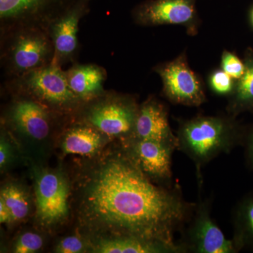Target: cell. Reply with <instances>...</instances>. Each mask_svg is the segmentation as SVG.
Wrapping results in <instances>:
<instances>
[{
  "label": "cell",
  "mask_w": 253,
  "mask_h": 253,
  "mask_svg": "<svg viewBox=\"0 0 253 253\" xmlns=\"http://www.w3.org/2000/svg\"><path fill=\"white\" fill-rule=\"evenodd\" d=\"M87 177L81 212L92 229L185 251L176 244L174 234L191 206L175 191L152 184L128 154L106 158Z\"/></svg>",
  "instance_id": "cell-1"
},
{
  "label": "cell",
  "mask_w": 253,
  "mask_h": 253,
  "mask_svg": "<svg viewBox=\"0 0 253 253\" xmlns=\"http://www.w3.org/2000/svg\"><path fill=\"white\" fill-rule=\"evenodd\" d=\"M246 131L231 115L196 116L179 126L176 134L178 149L194 161L200 176L205 164L244 144Z\"/></svg>",
  "instance_id": "cell-2"
},
{
  "label": "cell",
  "mask_w": 253,
  "mask_h": 253,
  "mask_svg": "<svg viewBox=\"0 0 253 253\" xmlns=\"http://www.w3.org/2000/svg\"><path fill=\"white\" fill-rule=\"evenodd\" d=\"M1 36L4 39L1 59L10 76L18 78L54 61V46L46 30L21 28Z\"/></svg>",
  "instance_id": "cell-3"
},
{
  "label": "cell",
  "mask_w": 253,
  "mask_h": 253,
  "mask_svg": "<svg viewBox=\"0 0 253 253\" xmlns=\"http://www.w3.org/2000/svg\"><path fill=\"white\" fill-rule=\"evenodd\" d=\"M81 0H0L1 35L18 28L48 31L50 25Z\"/></svg>",
  "instance_id": "cell-4"
},
{
  "label": "cell",
  "mask_w": 253,
  "mask_h": 253,
  "mask_svg": "<svg viewBox=\"0 0 253 253\" xmlns=\"http://www.w3.org/2000/svg\"><path fill=\"white\" fill-rule=\"evenodd\" d=\"M163 83V93L172 104L201 106L206 101L204 83L191 69L185 51L154 68Z\"/></svg>",
  "instance_id": "cell-5"
},
{
  "label": "cell",
  "mask_w": 253,
  "mask_h": 253,
  "mask_svg": "<svg viewBox=\"0 0 253 253\" xmlns=\"http://www.w3.org/2000/svg\"><path fill=\"white\" fill-rule=\"evenodd\" d=\"M198 0H146L132 11L135 23L143 26L164 25L185 28L189 36L199 33L201 19L198 14Z\"/></svg>",
  "instance_id": "cell-6"
},
{
  "label": "cell",
  "mask_w": 253,
  "mask_h": 253,
  "mask_svg": "<svg viewBox=\"0 0 253 253\" xmlns=\"http://www.w3.org/2000/svg\"><path fill=\"white\" fill-rule=\"evenodd\" d=\"M54 62L17 78L19 85L40 101L59 108H68L80 98L71 90L66 73Z\"/></svg>",
  "instance_id": "cell-7"
},
{
  "label": "cell",
  "mask_w": 253,
  "mask_h": 253,
  "mask_svg": "<svg viewBox=\"0 0 253 253\" xmlns=\"http://www.w3.org/2000/svg\"><path fill=\"white\" fill-rule=\"evenodd\" d=\"M139 106L131 97L113 96L92 106L86 121L102 134L131 136Z\"/></svg>",
  "instance_id": "cell-8"
},
{
  "label": "cell",
  "mask_w": 253,
  "mask_h": 253,
  "mask_svg": "<svg viewBox=\"0 0 253 253\" xmlns=\"http://www.w3.org/2000/svg\"><path fill=\"white\" fill-rule=\"evenodd\" d=\"M37 218L44 226L61 222L68 212V186L58 172H44L36 182Z\"/></svg>",
  "instance_id": "cell-9"
},
{
  "label": "cell",
  "mask_w": 253,
  "mask_h": 253,
  "mask_svg": "<svg viewBox=\"0 0 253 253\" xmlns=\"http://www.w3.org/2000/svg\"><path fill=\"white\" fill-rule=\"evenodd\" d=\"M188 236V246L194 253H235L240 251L234 240L226 239L213 221L208 202L200 204Z\"/></svg>",
  "instance_id": "cell-10"
},
{
  "label": "cell",
  "mask_w": 253,
  "mask_h": 253,
  "mask_svg": "<svg viewBox=\"0 0 253 253\" xmlns=\"http://www.w3.org/2000/svg\"><path fill=\"white\" fill-rule=\"evenodd\" d=\"M91 0H81L50 25L48 33L54 46L53 62L60 65L76 54L80 21L89 11Z\"/></svg>",
  "instance_id": "cell-11"
},
{
  "label": "cell",
  "mask_w": 253,
  "mask_h": 253,
  "mask_svg": "<svg viewBox=\"0 0 253 253\" xmlns=\"http://www.w3.org/2000/svg\"><path fill=\"white\" fill-rule=\"evenodd\" d=\"M131 137L160 141L178 149L177 137L169 126L167 109L154 98H150L139 106Z\"/></svg>",
  "instance_id": "cell-12"
},
{
  "label": "cell",
  "mask_w": 253,
  "mask_h": 253,
  "mask_svg": "<svg viewBox=\"0 0 253 253\" xmlns=\"http://www.w3.org/2000/svg\"><path fill=\"white\" fill-rule=\"evenodd\" d=\"M132 139L133 144L128 155L141 170L146 175L156 179H170L172 155L176 148L160 141Z\"/></svg>",
  "instance_id": "cell-13"
},
{
  "label": "cell",
  "mask_w": 253,
  "mask_h": 253,
  "mask_svg": "<svg viewBox=\"0 0 253 253\" xmlns=\"http://www.w3.org/2000/svg\"><path fill=\"white\" fill-rule=\"evenodd\" d=\"M10 118L18 130L32 139L42 140L49 134V114L46 108L35 100L16 101L11 108Z\"/></svg>",
  "instance_id": "cell-14"
},
{
  "label": "cell",
  "mask_w": 253,
  "mask_h": 253,
  "mask_svg": "<svg viewBox=\"0 0 253 253\" xmlns=\"http://www.w3.org/2000/svg\"><path fill=\"white\" fill-rule=\"evenodd\" d=\"M66 76L70 88L80 99H92L102 92L106 73L99 66H76Z\"/></svg>",
  "instance_id": "cell-15"
},
{
  "label": "cell",
  "mask_w": 253,
  "mask_h": 253,
  "mask_svg": "<svg viewBox=\"0 0 253 253\" xmlns=\"http://www.w3.org/2000/svg\"><path fill=\"white\" fill-rule=\"evenodd\" d=\"M243 60L245 72L242 77L236 81L226 107L229 115L234 117L243 113H253V49L246 50Z\"/></svg>",
  "instance_id": "cell-16"
},
{
  "label": "cell",
  "mask_w": 253,
  "mask_h": 253,
  "mask_svg": "<svg viewBox=\"0 0 253 253\" xmlns=\"http://www.w3.org/2000/svg\"><path fill=\"white\" fill-rule=\"evenodd\" d=\"M101 133L92 126L73 127L68 131L63 139V154L81 156H89L95 154L102 144Z\"/></svg>",
  "instance_id": "cell-17"
},
{
  "label": "cell",
  "mask_w": 253,
  "mask_h": 253,
  "mask_svg": "<svg viewBox=\"0 0 253 253\" xmlns=\"http://www.w3.org/2000/svg\"><path fill=\"white\" fill-rule=\"evenodd\" d=\"M95 252L99 253H176L165 245L149 242L136 238L116 237L104 240L96 245Z\"/></svg>",
  "instance_id": "cell-18"
},
{
  "label": "cell",
  "mask_w": 253,
  "mask_h": 253,
  "mask_svg": "<svg viewBox=\"0 0 253 253\" xmlns=\"http://www.w3.org/2000/svg\"><path fill=\"white\" fill-rule=\"evenodd\" d=\"M234 241L239 251L253 250V194L240 201L234 212Z\"/></svg>",
  "instance_id": "cell-19"
},
{
  "label": "cell",
  "mask_w": 253,
  "mask_h": 253,
  "mask_svg": "<svg viewBox=\"0 0 253 253\" xmlns=\"http://www.w3.org/2000/svg\"><path fill=\"white\" fill-rule=\"evenodd\" d=\"M0 198L11 212L13 221L24 219L29 212V202L26 193L19 186L9 184L1 190Z\"/></svg>",
  "instance_id": "cell-20"
},
{
  "label": "cell",
  "mask_w": 253,
  "mask_h": 253,
  "mask_svg": "<svg viewBox=\"0 0 253 253\" xmlns=\"http://www.w3.org/2000/svg\"><path fill=\"white\" fill-rule=\"evenodd\" d=\"M208 83L216 94L229 96L234 91L236 81L222 69H217L210 75Z\"/></svg>",
  "instance_id": "cell-21"
},
{
  "label": "cell",
  "mask_w": 253,
  "mask_h": 253,
  "mask_svg": "<svg viewBox=\"0 0 253 253\" xmlns=\"http://www.w3.org/2000/svg\"><path fill=\"white\" fill-rule=\"evenodd\" d=\"M221 69L237 81L245 72L244 60L240 59L235 53L224 50L221 56Z\"/></svg>",
  "instance_id": "cell-22"
},
{
  "label": "cell",
  "mask_w": 253,
  "mask_h": 253,
  "mask_svg": "<svg viewBox=\"0 0 253 253\" xmlns=\"http://www.w3.org/2000/svg\"><path fill=\"white\" fill-rule=\"evenodd\" d=\"M43 239L41 236L33 232H27L18 238L15 243L14 252L32 253L37 252L42 247Z\"/></svg>",
  "instance_id": "cell-23"
},
{
  "label": "cell",
  "mask_w": 253,
  "mask_h": 253,
  "mask_svg": "<svg viewBox=\"0 0 253 253\" xmlns=\"http://www.w3.org/2000/svg\"><path fill=\"white\" fill-rule=\"evenodd\" d=\"M84 249V244L78 236H68L58 245L56 252L59 253H81Z\"/></svg>",
  "instance_id": "cell-24"
},
{
  "label": "cell",
  "mask_w": 253,
  "mask_h": 253,
  "mask_svg": "<svg viewBox=\"0 0 253 253\" xmlns=\"http://www.w3.org/2000/svg\"><path fill=\"white\" fill-rule=\"evenodd\" d=\"M244 144L246 145V160L253 170V124L249 130L246 131Z\"/></svg>",
  "instance_id": "cell-25"
},
{
  "label": "cell",
  "mask_w": 253,
  "mask_h": 253,
  "mask_svg": "<svg viewBox=\"0 0 253 253\" xmlns=\"http://www.w3.org/2000/svg\"><path fill=\"white\" fill-rule=\"evenodd\" d=\"M9 145L4 138L1 137L0 144V166L1 168L4 167L9 161Z\"/></svg>",
  "instance_id": "cell-26"
},
{
  "label": "cell",
  "mask_w": 253,
  "mask_h": 253,
  "mask_svg": "<svg viewBox=\"0 0 253 253\" xmlns=\"http://www.w3.org/2000/svg\"><path fill=\"white\" fill-rule=\"evenodd\" d=\"M0 221L1 224L12 222V217L9 208L5 204L4 200L0 198Z\"/></svg>",
  "instance_id": "cell-27"
},
{
  "label": "cell",
  "mask_w": 253,
  "mask_h": 253,
  "mask_svg": "<svg viewBox=\"0 0 253 253\" xmlns=\"http://www.w3.org/2000/svg\"><path fill=\"white\" fill-rule=\"evenodd\" d=\"M250 21H251V25L253 27V7L251 9V13H250Z\"/></svg>",
  "instance_id": "cell-28"
}]
</instances>
